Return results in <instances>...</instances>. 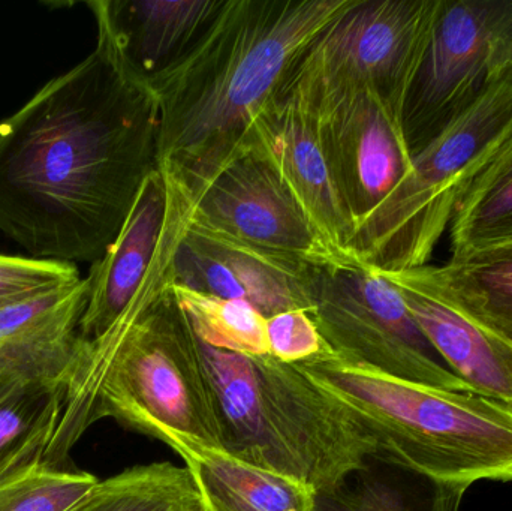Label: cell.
I'll return each mask as SVG.
<instances>
[{
    "label": "cell",
    "instance_id": "obj_8",
    "mask_svg": "<svg viewBox=\"0 0 512 511\" xmlns=\"http://www.w3.org/2000/svg\"><path fill=\"white\" fill-rule=\"evenodd\" d=\"M309 314L342 359L424 386L472 393L430 344L397 288L373 270L319 267Z\"/></svg>",
    "mask_w": 512,
    "mask_h": 511
},
{
    "label": "cell",
    "instance_id": "obj_21",
    "mask_svg": "<svg viewBox=\"0 0 512 511\" xmlns=\"http://www.w3.org/2000/svg\"><path fill=\"white\" fill-rule=\"evenodd\" d=\"M66 511H207L188 467L155 462L99 480Z\"/></svg>",
    "mask_w": 512,
    "mask_h": 511
},
{
    "label": "cell",
    "instance_id": "obj_19",
    "mask_svg": "<svg viewBox=\"0 0 512 511\" xmlns=\"http://www.w3.org/2000/svg\"><path fill=\"white\" fill-rule=\"evenodd\" d=\"M65 396L59 378L0 368V486L47 465Z\"/></svg>",
    "mask_w": 512,
    "mask_h": 511
},
{
    "label": "cell",
    "instance_id": "obj_3",
    "mask_svg": "<svg viewBox=\"0 0 512 511\" xmlns=\"http://www.w3.org/2000/svg\"><path fill=\"white\" fill-rule=\"evenodd\" d=\"M222 449L328 494L370 467L378 446L297 365L201 344Z\"/></svg>",
    "mask_w": 512,
    "mask_h": 511
},
{
    "label": "cell",
    "instance_id": "obj_12",
    "mask_svg": "<svg viewBox=\"0 0 512 511\" xmlns=\"http://www.w3.org/2000/svg\"><path fill=\"white\" fill-rule=\"evenodd\" d=\"M194 204L165 168L158 167L146 177L125 224L87 276L89 297L80 324L81 339L101 338L122 317L165 246L188 224Z\"/></svg>",
    "mask_w": 512,
    "mask_h": 511
},
{
    "label": "cell",
    "instance_id": "obj_10",
    "mask_svg": "<svg viewBox=\"0 0 512 511\" xmlns=\"http://www.w3.org/2000/svg\"><path fill=\"white\" fill-rule=\"evenodd\" d=\"M307 111L315 117L325 158L357 227L411 170L414 156L402 113L369 90Z\"/></svg>",
    "mask_w": 512,
    "mask_h": 511
},
{
    "label": "cell",
    "instance_id": "obj_17",
    "mask_svg": "<svg viewBox=\"0 0 512 511\" xmlns=\"http://www.w3.org/2000/svg\"><path fill=\"white\" fill-rule=\"evenodd\" d=\"M393 285L430 344L472 393L512 408V347L439 300Z\"/></svg>",
    "mask_w": 512,
    "mask_h": 511
},
{
    "label": "cell",
    "instance_id": "obj_26",
    "mask_svg": "<svg viewBox=\"0 0 512 511\" xmlns=\"http://www.w3.org/2000/svg\"><path fill=\"white\" fill-rule=\"evenodd\" d=\"M267 338L270 356L292 365L333 351L322 338L312 315L304 309H291L268 317Z\"/></svg>",
    "mask_w": 512,
    "mask_h": 511
},
{
    "label": "cell",
    "instance_id": "obj_18",
    "mask_svg": "<svg viewBox=\"0 0 512 511\" xmlns=\"http://www.w3.org/2000/svg\"><path fill=\"white\" fill-rule=\"evenodd\" d=\"M170 449L194 474L210 511H315L318 492L294 477L186 438Z\"/></svg>",
    "mask_w": 512,
    "mask_h": 511
},
{
    "label": "cell",
    "instance_id": "obj_5",
    "mask_svg": "<svg viewBox=\"0 0 512 511\" xmlns=\"http://www.w3.org/2000/svg\"><path fill=\"white\" fill-rule=\"evenodd\" d=\"M512 129V63L412 159L391 194L355 227L354 266L379 273L427 266L481 168Z\"/></svg>",
    "mask_w": 512,
    "mask_h": 511
},
{
    "label": "cell",
    "instance_id": "obj_13",
    "mask_svg": "<svg viewBox=\"0 0 512 511\" xmlns=\"http://www.w3.org/2000/svg\"><path fill=\"white\" fill-rule=\"evenodd\" d=\"M319 267L256 248L189 219L174 258V282L224 299L242 300L265 318L312 311Z\"/></svg>",
    "mask_w": 512,
    "mask_h": 511
},
{
    "label": "cell",
    "instance_id": "obj_15",
    "mask_svg": "<svg viewBox=\"0 0 512 511\" xmlns=\"http://www.w3.org/2000/svg\"><path fill=\"white\" fill-rule=\"evenodd\" d=\"M225 0H95L87 3L132 68L147 81L191 53Z\"/></svg>",
    "mask_w": 512,
    "mask_h": 511
},
{
    "label": "cell",
    "instance_id": "obj_9",
    "mask_svg": "<svg viewBox=\"0 0 512 511\" xmlns=\"http://www.w3.org/2000/svg\"><path fill=\"white\" fill-rule=\"evenodd\" d=\"M512 63V0H441L403 107L412 156Z\"/></svg>",
    "mask_w": 512,
    "mask_h": 511
},
{
    "label": "cell",
    "instance_id": "obj_14",
    "mask_svg": "<svg viewBox=\"0 0 512 511\" xmlns=\"http://www.w3.org/2000/svg\"><path fill=\"white\" fill-rule=\"evenodd\" d=\"M249 150L270 162L328 249L354 266L349 260L354 219L325 158L313 114L294 96H279L256 117Z\"/></svg>",
    "mask_w": 512,
    "mask_h": 511
},
{
    "label": "cell",
    "instance_id": "obj_20",
    "mask_svg": "<svg viewBox=\"0 0 512 511\" xmlns=\"http://www.w3.org/2000/svg\"><path fill=\"white\" fill-rule=\"evenodd\" d=\"M382 464L385 473L369 467L336 491L318 495L315 511H460L469 486Z\"/></svg>",
    "mask_w": 512,
    "mask_h": 511
},
{
    "label": "cell",
    "instance_id": "obj_22",
    "mask_svg": "<svg viewBox=\"0 0 512 511\" xmlns=\"http://www.w3.org/2000/svg\"><path fill=\"white\" fill-rule=\"evenodd\" d=\"M453 254L512 237V129L469 186L450 228Z\"/></svg>",
    "mask_w": 512,
    "mask_h": 511
},
{
    "label": "cell",
    "instance_id": "obj_7",
    "mask_svg": "<svg viewBox=\"0 0 512 511\" xmlns=\"http://www.w3.org/2000/svg\"><path fill=\"white\" fill-rule=\"evenodd\" d=\"M439 5L441 0H357L316 36L279 96H294L312 110L369 90L403 116Z\"/></svg>",
    "mask_w": 512,
    "mask_h": 511
},
{
    "label": "cell",
    "instance_id": "obj_25",
    "mask_svg": "<svg viewBox=\"0 0 512 511\" xmlns=\"http://www.w3.org/2000/svg\"><path fill=\"white\" fill-rule=\"evenodd\" d=\"M75 264L0 254V311L62 285L81 281Z\"/></svg>",
    "mask_w": 512,
    "mask_h": 511
},
{
    "label": "cell",
    "instance_id": "obj_1",
    "mask_svg": "<svg viewBox=\"0 0 512 511\" xmlns=\"http://www.w3.org/2000/svg\"><path fill=\"white\" fill-rule=\"evenodd\" d=\"M0 122V233L36 260L96 263L159 167V102L107 29Z\"/></svg>",
    "mask_w": 512,
    "mask_h": 511
},
{
    "label": "cell",
    "instance_id": "obj_2",
    "mask_svg": "<svg viewBox=\"0 0 512 511\" xmlns=\"http://www.w3.org/2000/svg\"><path fill=\"white\" fill-rule=\"evenodd\" d=\"M357 0H225L206 35L149 81L159 102V167L197 200L249 152L258 114L279 98L316 36Z\"/></svg>",
    "mask_w": 512,
    "mask_h": 511
},
{
    "label": "cell",
    "instance_id": "obj_6",
    "mask_svg": "<svg viewBox=\"0 0 512 511\" xmlns=\"http://www.w3.org/2000/svg\"><path fill=\"white\" fill-rule=\"evenodd\" d=\"M171 285L137 321L111 339L96 422L111 417L168 447L179 438L222 447L200 341Z\"/></svg>",
    "mask_w": 512,
    "mask_h": 511
},
{
    "label": "cell",
    "instance_id": "obj_16",
    "mask_svg": "<svg viewBox=\"0 0 512 511\" xmlns=\"http://www.w3.org/2000/svg\"><path fill=\"white\" fill-rule=\"evenodd\" d=\"M379 275L439 300L512 347V237L453 254L442 266Z\"/></svg>",
    "mask_w": 512,
    "mask_h": 511
},
{
    "label": "cell",
    "instance_id": "obj_23",
    "mask_svg": "<svg viewBox=\"0 0 512 511\" xmlns=\"http://www.w3.org/2000/svg\"><path fill=\"white\" fill-rule=\"evenodd\" d=\"M171 293L201 344L249 357L270 354L267 318L254 306L192 290L176 282L171 285Z\"/></svg>",
    "mask_w": 512,
    "mask_h": 511
},
{
    "label": "cell",
    "instance_id": "obj_4",
    "mask_svg": "<svg viewBox=\"0 0 512 511\" xmlns=\"http://www.w3.org/2000/svg\"><path fill=\"white\" fill-rule=\"evenodd\" d=\"M295 365L351 411L378 446L375 461L469 488L512 483L508 405L402 380L333 351Z\"/></svg>",
    "mask_w": 512,
    "mask_h": 511
},
{
    "label": "cell",
    "instance_id": "obj_11",
    "mask_svg": "<svg viewBox=\"0 0 512 511\" xmlns=\"http://www.w3.org/2000/svg\"><path fill=\"white\" fill-rule=\"evenodd\" d=\"M192 219L312 266H349L322 242L288 186L255 150L240 156L207 186L195 200Z\"/></svg>",
    "mask_w": 512,
    "mask_h": 511
},
{
    "label": "cell",
    "instance_id": "obj_24",
    "mask_svg": "<svg viewBox=\"0 0 512 511\" xmlns=\"http://www.w3.org/2000/svg\"><path fill=\"white\" fill-rule=\"evenodd\" d=\"M98 482L83 471L44 465L23 479L0 486V511H66Z\"/></svg>",
    "mask_w": 512,
    "mask_h": 511
},
{
    "label": "cell",
    "instance_id": "obj_27",
    "mask_svg": "<svg viewBox=\"0 0 512 511\" xmlns=\"http://www.w3.org/2000/svg\"><path fill=\"white\" fill-rule=\"evenodd\" d=\"M207 507V506H206ZM207 511H210L209 509H207Z\"/></svg>",
    "mask_w": 512,
    "mask_h": 511
}]
</instances>
